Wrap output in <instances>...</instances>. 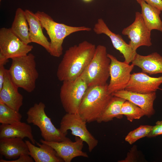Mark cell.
Instances as JSON below:
<instances>
[{"instance_id": "obj_1", "label": "cell", "mask_w": 162, "mask_h": 162, "mask_svg": "<svg viewBox=\"0 0 162 162\" xmlns=\"http://www.w3.org/2000/svg\"><path fill=\"white\" fill-rule=\"evenodd\" d=\"M96 47L94 44L85 40L69 47L58 66L56 73L58 79L63 82L79 77L91 62Z\"/></svg>"}, {"instance_id": "obj_2", "label": "cell", "mask_w": 162, "mask_h": 162, "mask_svg": "<svg viewBox=\"0 0 162 162\" xmlns=\"http://www.w3.org/2000/svg\"><path fill=\"white\" fill-rule=\"evenodd\" d=\"M45 28L50 40V54L59 57L63 53L62 44L65 38L78 32H89L92 29L85 26H73L56 22L48 14L43 11H37L35 13Z\"/></svg>"}, {"instance_id": "obj_3", "label": "cell", "mask_w": 162, "mask_h": 162, "mask_svg": "<svg viewBox=\"0 0 162 162\" xmlns=\"http://www.w3.org/2000/svg\"><path fill=\"white\" fill-rule=\"evenodd\" d=\"M108 84L88 87L77 113L87 122L96 121L113 95L107 90Z\"/></svg>"}, {"instance_id": "obj_4", "label": "cell", "mask_w": 162, "mask_h": 162, "mask_svg": "<svg viewBox=\"0 0 162 162\" xmlns=\"http://www.w3.org/2000/svg\"><path fill=\"white\" fill-rule=\"evenodd\" d=\"M12 59L11 65L8 70L11 80L19 88L32 92L35 88L39 76L34 56L29 53Z\"/></svg>"}, {"instance_id": "obj_5", "label": "cell", "mask_w": 162, "mask_h": 162, "mask_svg": "<svg viewBox=\"0 0 162 162\" xmlns=\"http://www.w3.org/2000/svg\"><path fill=\"white\" fill-rule=\"evenodd\" d=\"M107 54L105 46L99 45L96 47L91 62L79 76L85 81L88 87L107 84L111 62Z\"/></svg>"}, {"instance_id": "obj_6", "label": "cell", "mask_w": 162, "mask_h": 162, "mask_svg": "<svg viewBox=\"0 0 162 162\" xmlns=\"http://www.w3.org/2000/svg\"><path fill=\"white\" fill-rule=\"evenodd\" d=\"M45 107L42 102L34 104L26 112L27 123L38 127L45 141L60 142L70 140L66 136L67 133L62 132L53 124L50 118L46 113Z\"/></svg>"}, {"instance_id": "obj_7", "label": "cell", "mask_w": 162, "mask_h": 162, "mask_svg": "<svg viewBox=\"0 0 162 162\" xmlns=\"http://www.w3.org/2000/svg\"><path fill=\"white\" fill-rule=\"evenodd\" d=\"M62 82L59 94L62 106L66 113H77L88 88V86L80 77L74 80Z\"/></svg>"}, {"instance_id": "obj_8", "label": "cell", "mask_w": 162, "mask_h": 162, "mask_svg": "<svg viewBox=\"0 0 162 162\" xmlns=\"http://www.w3.org/2000/svg\"><path fill=\"white\" fill-rule=\"evenodd\" d=\"M86 123L77 113H66L61 120L59 129L64 133L70 130L72 135L80 138L86 143L89 152H91L98 145V141L88 130Z\"/></svg>"}, {"instance_id": "obj_9", "label": "cell", "mask_w": 162, "mask_h": 162, "mask_svg": "<svg viewBox=\"0 0 162 162\" xmlns=\"http://www.w3.org/2000/svg\"><path fill=\"white\" fill-rule=\"evenodd\" d=\"M111 62L110 68V80L107 85L108 92L112 94L118 91L125 90L130 80L131 72L134 66L124 62L118 61L113 55L108 53Z\"/></svg>"}, {"instance_id": "obj_10", "label": "cell", "mask_w": 162, "mask_h": 162, "mask_svg": "<svg viewBox=\"0 0 162 162\" xmlns=\"http://www.w3.org/2000/svg\"><path fill=\"white\" fill-rule=\"evenodd\" d=\"M33 46L27 44L15 35L10 28L0 29V53L11 59L26 55L33 49Z\"/></svg>"}, {"instance_id": "obj_11", "label": "cell", "mask_w": 162, "mask_h": 162, "mask_svg": "<svg viewBox=\"0 0 162 162\" xmlns=\"http://www.w3.org/2000/svg\"><path fill=\"white\" fill-rule=\"evenodd\" d=\"M122 33L127 36L130 40L128 44L135 51L141 46L149 47L152 45L151 32L148 29L139 12L135 13L134 21L131 25L124 28Z\"/></svg>"}, {"instance_id": "obj_12", "label": "cell", "mask_w": 162, "mask_h": 162, "mask_svg": "<svg viewBox=\"0 0 162 162\" xmlns=\"http://www.w3.org/2000/svg\"><path fill=\"white\" fill-rule=\"evenodd\" d=\"M93 30L97 34H104L109 37L114 47L123 55L124 62L128 64L132 62L137 53L136 51L126 43L121 35L112 32L102 18L98 20Z\"/></svg>"}, {"instance_id": "obj_13", "label": "cell", "mask_w": 162, "mask_h": 162, "mask_svg": "<svg viewBox=\"0 0 162 162\" xmlns=\"http://www.w3.org/2000/svg\"><path fill=\"white\" fill-rule=\"evenodd\" d=\"M40 141L52 147L58 156L65 162H70L73 159L77 157H88L87 153L82 150L84 141L78 137H75L74 142L70 139L60 142H49L42 139Z\"/></svg>"}, {"instance_id": "obj_14", "label": "cell", "mask_w": 162, "mask_h": 162, "mask_svg": "<svg viewBox=\"0 0 162 162\" xmlns=\"http://www.w3.org/2000/svg\"><path fill=\"white\" fill-rule=\"evenodd\" d=\"M162 84V76L151 77L143 72L131 74L130 80L125 90L142 94L156 92Z\"/></svg>"}, {"instance_id": "obj_15", "label": "cell", "mask_w": 162, "mask_h": 162, "mask_svg": "<svg viewBox=\"0 0 162 162\" xmlns=\"http://www.w3.org/2000/svg\"><path fill=\"white\" fill-rule=\"evenodd\" d=\"M112 94L129 101L138 106L144 111L145 116L148 118L152 117L155 113L154 103L157 96L156 92L142 94L124 90Z\"/></svg>"}, {"instance_id": "obj_16", "label": "cell", "mask_w": 162, "mask_h": 162, "mask_svg": "<svg viewBox=\"0 0 162 162\" xmlns=\"http://www.w3.org/2000/svg\"><path fill=\"white\" fill-rule=\"evenodd\" d=\"M18 88L11 80L8 70L6 69L4 81L0 90V102L19 112L23 98L19 92Z\"/></svg>"}, {"instance_id": "obj_17", "label": "cell", "mask_w": 162, "mask_h": 162, "mask_svg": "<svg viewBox=\"0 0 162 162\" xmlns=\"http://www.w3.org/2000/svg\"><path fill=\"white\" fill-rule=\"evenodd\" d=\"M23 139L18 137L0 138V154L6 159H16L21 154L29 155L28 147Z\"/></svg>"}, {"instance_id": "obj_18", "label": "cell", "mask_w": 162, "mask_h": 162, "mask_svg": "<svg viewBox=\"0 0 162 162\" xmlns=\"http://www.w3.org/2000/svg\"><path fill=\"white\" fill-rule=\"evenodd\" d=\"M29 28V35L31 42L37 44L44 48L48 52H50V42L44 34L41 24L35 13L28 9L25 10Z\"/></svg>"}, {"instance_id": "obj_19", "label": "cell", "mask_w": 162, "mask_h": 162, "mask_svg": "<svg viewBox=\"0 0 162 162\" xmlns=\"http://www.w3.org/2000/svg\"><path fill=\"white\" fill-rule=\"evenodd\" d=\"M132 64L141 68L142 72L150 75L162 74V56L157 52L147 56L137 53Z\"/></svg>"}, {"instance_id": "obj_20", "label": "cell", "mask_w": 162, "mask_h": 162, "mask_svg": "<svg viewBox=\"0 0 162 162\" xmlns=\"http://www.w3.org/2000/svg\"><path fill=\"white\" fill-rule=\"evenodd\" d=\"M28 147L29 155L35 162H63L53 148L49 145L36 142V146L28 140L25 141Z\"/></svg>"}, {"instance_id": "obj_21", "label": "cell", "mask_w": 162, "mask_h": 162, "mask_svg": "<svg viewBox=\"0 0 162 162\" xmlns=\"http://www.w3.org/2000/svg\"><path fill=\"white\" fill-rule=\"evenodd\" d=\"M18 137L28 138L34 144L36 143L31 126L20 121L11 124H1L0 125V138Z\"/></svg>"}, {"instance_id": "obj_22", "label": "cell", "mask_w": 162, "mask_h": 162, "mask_svg": "<svg viewBox=\"0 0 162 162\" xmlns=\"http://www.w3.org/2000/svg\"><path fill=\"white\" fill-rule=\"evenodd\" d=\"M139 4L142 17L148 30L151 32L156 30L162 32V21L160 16L161 11L142 0H140Z\"/></svg>"}, {"instance_id": "obj_23", "label": "cell", "mask_w": 162, "mask_h": 162, "mask_svg": "<svg viewBox=\"0 0 162 162\" xmlns=\"http://www.w3.org/2000/svg\"><path fill=\"white\" fill-rule=\"evenodd\" d=\"M10 29L21 40L27 44L31 43L28 24L25 10L20 8L16 11L14 21Z\"/></svg>"}, {"instance_id": "obj_24", "label": "cell", "mask_w": 162, "mask_h": 162, "mask_svg": "<svg viewBox=\"0 0 162 162\" xmlns=\"http://www.w3.org/2000/svg\"><path fill=\"white\" fill-rule=\"evenodd\" d=\"M125 100L123 98L113 95L96 122L101 123L111 121L114 118H122L123 116L121 114V109Z\"/></svg>"}, {"instance_id": "obj_25", "label": "cell", "mask_w": 162, "mask_h": 162, "mask_svg": "<svg viewBox=\"0 0 162 162\" xmlns=\"http://www.w3.org/2000/svg\"><path fill=\"white\" fill-rule=\"evenodd\" d=\"M21 114L8 106L0 102V123L11 124L21 121Z\"/></svg>"}, {"instance_id": "obj_26", "label": "cell", "mask_w": 162, "mask_h": 162, "mask_svg": "<svg viewBox=\"0 0 162 162\" xmlns=\"http://www.w3.org/2000/svg\"><path fill=\"white\" fill-rule=\"evenodd\" d=\"M121 114L124 115L127 119L132 122L134 119H139L145 116L144 111L132 102L126 100L122 104Z\"/></svg>"}, {"instance_id": "obj_27", "label": "cell", "mask_w": 162, "mask_h": 162, "mask_svg": "<svg viewBox=\"0 0 162 162\" xmlns=\"http://www.w3.org/2000/svg\"><path fill=\"white\" fill-rule=\"evenodd\" d=\"M152 127V126L150 125H141L130 132L125 137V140L130 144L132 145L139 140L147 137Z\"/></svg>"}, {"instance_id": "obj_28", "label": "cell", "mask_w": 162, "mask_h": 162, "mask_svg": "<svg viewBox=\"0 0 162 162\" xmlns=\"http://www.w3.org/2000/svg\"><path fill=\"white\" fill-rule=\"evenodd\" d=\"M140 154L138 150L137 146L134 145L128 152L126 157L124 159L118 160V162H135L141 161Z\"/></svg>"}, {"instance_id": "obj_29", "label": "cell", "mask_w": 162, "mask_h": 162, "mask_svg": "<svg viewBox=\"0 0 162 162\" xmlns=\"http://www.w3.org/2000/svg\"><path fill=\"white\" fill-rule=\"evenodd\" d=\"M162 135V120L158 121L153 126L150 133L147 137L152 138Z\"/></svg>"}, {"instance_id": "obj_30", "label": "cell", "mask_w": 162, "mask_h": 162, "mask_svg": "<svg viewBox=\"0 0 162 162\" xmlns=\"http://www.w3.org/2000/svg\"><path fill=\"white\" fill-rule=\"evenodd\" d=\"M34 160L29 154H23L17 159L11 160H7L3 159L0 160V162H34Z\"/></svg>"}, {"instance_id": "obj_31", "label": "cell", "mask_w": 162, "mask_h": 162, "mask_svg": "<svg viewBox=\"0 0 162 162\" xmlns=\"http://www.w3.org/2000/svg\"><path fill=\"white\" fill-rule=\"evenodd\" d=\"M148 4L155 7L162 12V0H142Z\"/></svg>"}, {"instance_id": "obj_32", "label": "cell", "mask_w": 162, "mask_h": 162, "mask_svg": "<svg viewBox=\"0 0 162 162\" xmlns=\"http://www.w3.org/2000/svg\"><path fill=\"white\" fill-rule=\"evenodd\" d=\"M5 70L4 65H0V90L2 88L4 81Z\"/></svg>"}, {"instance_id": "obj_33", "label": "cell", "mask_w": 162, "mask_h": 162, "mask_svg": "<svg viewBox=\"0 0 162 162\" xmlns=\"http://www.w3.org/2000/svg\"><path fill=\"white\" fill-rule=\"evenodd\" d=\"M8 62V59L0 53V65H5Z\"/></svg>"}, {"instance_id": "obj_34", "label": "cell", "mask_w": 162, "mask_h": 162, "mask_svg": "<svg viewBox=\"0 0 162 162\" xmlns=\"http://www.w3.org/2000/svg\"><path fill=\"white\" fill-rule=\"evenodd\" d=\"M83 2L86 3H89L92 2L93 0H82Z\"/></svg>"}, {"instance_id": "obj_35", "label": "cell", "mask_w": 162, "mask_h": 162, "mask_svg": "<svg viewBox=\"0 0 162 162\" xmlns=\"http://www.w3.org/2000/svg\"><path fill=\"white\" fill-rule=\"evenodd\" d=\"M136 1L137 2L140 4V0H136Z\"/></svg>"}, {"instance_id": "obj_36", "label": "cell", "mask_w": 162, "mask_h": 162, "mask_svg": "<svg viewBox=\"0 0 162 162\" xmlns=\"http://www.w3.org/2000/svg\"><path fill=\"white\" fill-rule=\"evenodd\" d=\"M159 89L162 91V88H159Z\"/></svg>"}, {"instance_id": "obj_37", "label": "cell", "mask_w": 162, "mask_h": 162, "mask_svg": "<svg viewBox=\"0 0 162 162\" xmlns=\"http://www.w3.org/2000/svg\"><path fill=\"white\" fill-rule=\"evenodd\" d=\"M2 1V0H0V1Z\"/></svg>"}, {"instance_id": "obj_38", "label": "cell", "mask_w": 162, "mask_h": 162, "mask_svg": "<svg viewBox=\"0 0 162 162\" xmlns=\"http://www.w3.org/2000/svg\"></svg>"}]
</instances>
